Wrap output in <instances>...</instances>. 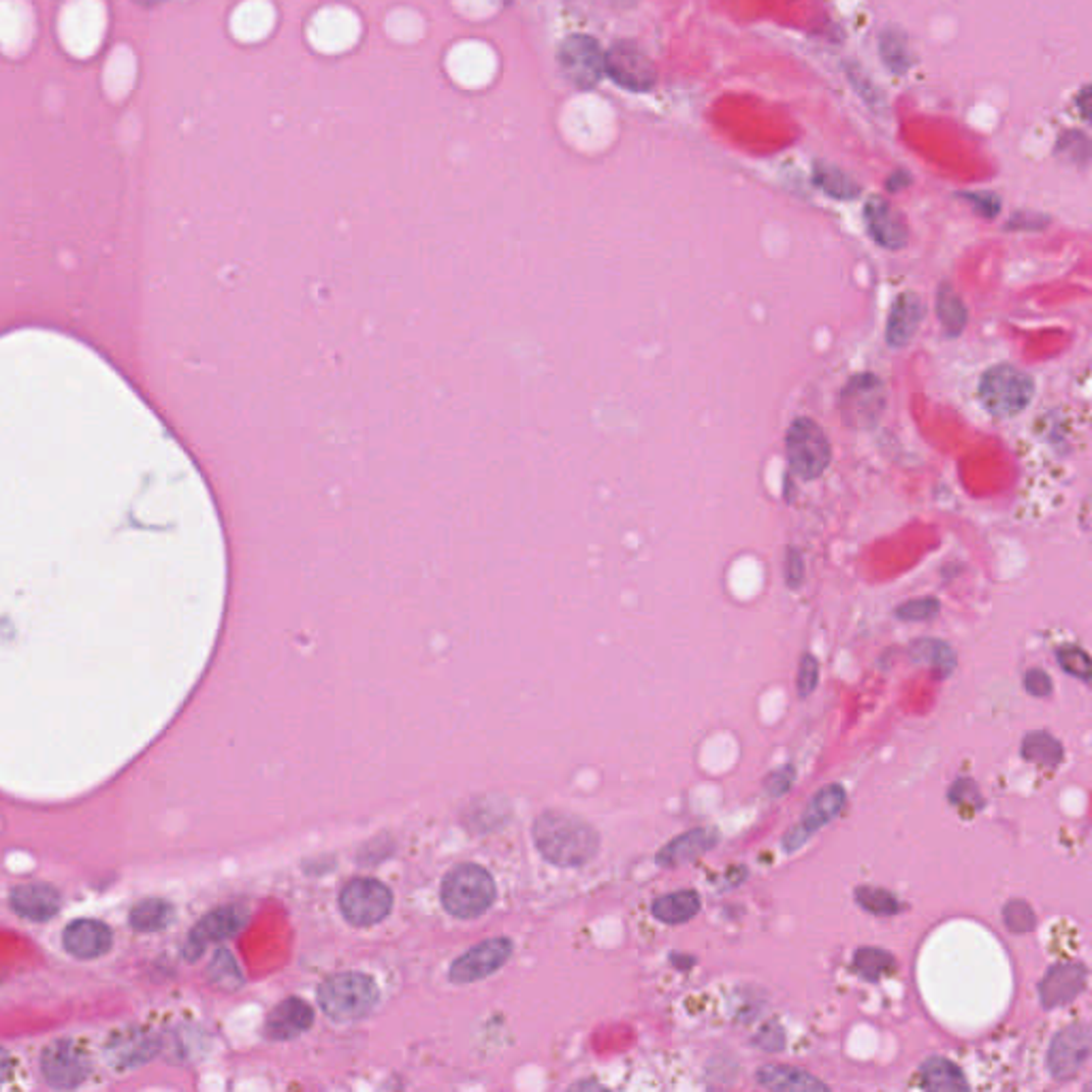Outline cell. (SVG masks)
<instances>
[{
    "label": "cell",
    "mask_w": 1092,
    "mask_h": 1092,
    "mask_svg": "<svg viewBox=\"0 0 1092 1092\" xmlns=\"http://www.w3.org/2000/svg\"><path fill=\"white\" fill-rule=\"evenodd\" d=\"M532 832L545 860L561 868L583 866L594 860L599 850V837L594 826L563 811L543 813L534 821Z\"/></svg>",
    "instance_id": "1"
},
{
    "label": "cell",
    "mask_w": 1092,
    "mask_h": 1092,
    "mask_svg": "<svg viewBox=\"0 0 1092 1092\" xmlns=\"http://www.w3.org/2000/svg\"><path fill=\"white\" fill-rule=\"evenodd\" d=\"M497 890L489 870L478 864H459L442 881V905L461 919L483 915L495 903Z\"/></svg>",
    "instance_id": "2"
},
{
    "label": "cell",
    "mask_w": 1092,
    "mask_h": 1092,
    "mask_svg": "<svg viewBox=\"0 0 1092 1092\" xmlns=\"http://www.w3.org/2000/svg\"><path fill=\"white\" fill-rule=\"evenodd\" d=\"M323 1012L338 1022H354L370 1014L378 1003V988L363 973H339L329 977L318 990Z\"/></svg>",
    "instance_id": "3"
},
{
    "label": "cell",
    "mask_w": 1092,
    "mask_h": 1092,
    "mask_svg": "<svg viewBox=\"0 0 1092 1092\" xmlns=\"http://www.w3.org/2000/svg\"><path fill=\"white\" fill-rule=\"evenodd\" d=\"M1033 380L1014 365L990 367L979 383V399L997 419H1012L1020 414L1033 399Z\"/></svg>",
    "instance_id": "4"
},
{
    "label": "cell",
    "mask_w": 1092,
    "mask_h": 1092,
    "mask_svg": "<svg viewBox=\"0 0 1092 1092\" xmlns=\"http://www.w3.org/2000/svg\"><path fill=\"white\" fill-rule=\"evenodd\" d=\"M785 448H788L792 472L801 476L803 481H815L828 470L832 461L828 436L824 434V429L806 416L792 421L788 436H785Z\"/></svg>",
    "instance_id": "5"
},
{
    "label": "cell",
    "mask_w": 1092,
    "mask_h": 1092,
    "mask_svg": "<svg viewBox=\"0 0 1092 1092\" xmlns=\"http://www.w3.org/2000/svg\"><path fill=\"white\" fill-rule=\"evenodd\" d=\"M559 67L581 90H592L606 73V52L589 34H572L559 47Z\"/></svg>",
    "instance_id": "6"
},
{
    "label": "cell",
    "mask_w": 1092,
    "mask_h": 1092,
    "mask_svg": "<svg viewBox=\"0 0 1092 1092\" xmlns=\"http://www.w3.org/2000/svg\"><path fill=\"white\" fill-rule=\"evenodd\" d=\"M886 410V389L875 374H858L841 392L843 423L854 429L877 425Z\"/></svg>",
    "instance_id": "7"
},
{
    "label": "cell",
    "mask_w": 1092,
    "mask_h": 1092,
    "mask_svg": "<svg viewBox=\"0 0 1092 1092\" xmlns=\"http://www.w3.org/2000/svg\"><path fill=\"white\" fill-rule=\"evenodd\" d=\"M339 907L343 917L354 926H372L390 913L392 894L376 879H354L341 890Z\"/></svg>",
    "instance_id": "8"
},
{
    "label": "cell",
    "mask_w": 1092,
    "mask_h": 1092,
    "mask_svg": "<svg viewBox=\"0 0 1092 1092\" xmlns=\"http://www.w3.org/2000/svg\"><path fill=\"white\" fill-rule=\"evenodd\" d=\"M606 76L617 85L632 92H647L657 81V73L641 47L619 41L606 52Z\"/></svg>",
    "instance_id": "9"
},
{
    "label": "cell",
    "mask_w": 1092,
    "mask_h": 1092,
    "mask_svg": "<svg viewBox=\"0 0 1092 1092\" xmlns=\"http://www.w3.org/2000/svg\"><path fill=\"white\" fill-rule=\"evenodd\" d=\"M845 801H848V796H845V790L841 785H826V788H821L811 801H808L805 813L801 817L799 824H796L792 830L785 832L783 837V850L788 854H794L796 850H801L803 845L813 837L817 830L824 828L826 824L837 817L843 806Z\"/></svg>",
    "instance_id": "10"
},
{
    "label": "cell",
    "mask_w": 1092,
    "mask_h": 1092,
    "mask_svg": "<svg viewBox=\"0 0 1092 1092\" xmlns=\"http://www.w3.org/2000/svg\"><path fill=\"white\" fill-rule=\"evenodd\" d=\"M41 1071L54 1088H76L90 1075V1057L78 1041L60 1039L45 1048Z\"/></svg>",
    "instance_id": "11"
},
{
    "label": "cell",
    "mask_w": 1092,
    "mask_h": 1092,
    "mask_svg": "<svg viewBox=\"0 0 1092 1092\" xmlns=\"http://www.w3.org/2000/svg\"><path fill=\"white\" fill-rule=\"evenodd\" d=\"M512 956V941L506 937H495L478 943L476 948L465 952L450 966V979L455 984H472V981L494 975L497 968L504 966Z\"/></svg>",
    "instance_id": "12"
},
{
    "label": "cell",
    "mask_w": 1092,
    "mask_h": 1092,
    "mask_svg": "<svg viewBox=\"0 0 1092 1092\" xmlns=\"http://www.w3.org/2000/svg\"><path fill=\"white\" fill-rule=\"evenodd\" d=\"M1092 1052V1030L1084 1024L1063 1028L1048 1052V1069L1057 1079H1071Z\"/></svg>",
    "instance_id": "13"
},
{
    "label": "cell",
    "mask_w": 1092,
    "mask_h": 1092,
    "mask_svg": "<svg viewBox=\"0 0 1092 1092\" xmlns=\"http://www.w3.org/2000/svg\"><path fill=\"white\" fill-rule=\"evenodd\" d=\"M158 1039L147 1028H125L112 1035L107 1044V1061L112 1063L114 1069L125 1071L134 1069L143 1063L156 1057L158 1052Z\"/></svg>",
    "instance_id": "14"
},
{
    "label": "cell",
    "mask_w": 1092,
    "mask_h": 1092,
    "mask_svg": "<svg viewBox=\"0 0 1092 1092\" xmlns=\"http://www.w3.org/2000/svg\"><path fill=\"white\" fill-rule=\"evenodd\" d=\"M245 919H248V911L241 910L237 905L223 907V910H216L210 915H205L201 919V924L190 932L186 943V956L190 961L199 959L201 952L210 941H223L237 935V932L243 928Z\"/></svg>",
    "instance_id": "15"
},
{
    "label": "cell",
    "mask_w": 1092,
    "mask_h": 1092,
    "mask_svg": "<svg viewBox=\"0 0 1092 1092\" xmlns=\"http://www.w3.org/2000/svg\"><path fill=\"white\" fill-rule=\"evenodd\" d=\"M864 220L870 237L883 245V248L901 250L910 241V231H907L905 218L886 199H881V196H870L866 201Z\"/></svg>",
    "instance_id": "16"
},
{
    "label": "cell",
    "mask_w": 1092,
    "mask_h": 1092,
    "mask_svg": "<svg viewBox=\"0 0 1092 1092\" xmlns=\"http://www.w3.org/2000/svg\"><path fill=\"white\" fill-rule=\"evenodd\" d=\"M1084 986H1086L1084 966L1073 962L1052 966L1044 981L1039 984L1041 1005H1044L1046 1010L1059 1008V1005L1073 1001L1079 992L1084 990Z\"/></svg>",
    "instance_id": "17"
},
{
    "label": "cell",
    "mask_w": 1092,
    "mask_h": 1092,
    "mask_svg": "<svg viewBox=\"0 0 1092 1092\" xmlns=\"http://www.w3.org/2000/svg\"><path fill=\"white\" fill-rule=\"evenodd\" d=\"M924 303L915 292H903L899 299L894 301L888 327H886V341L892 348H903L913 339L919 325L924 321Z\"/></svg>",
    "instance_id": "18"
},
{
    "label": "cell",
    "mask_w": 1092,
    "mask_h": 1092,
    "mask_svg": "<svg viewBox=\"0 0 1092 1092\" xmlns=\"http://www.w3.org/2000/svg\"><path fill=\"white\" fill-rule=\"evenodd\" d=\"M65 948L76 959H98L112 948V930L96 919H76L65 930Z\"/></svg>",
    "instance_id": "19"
},
{
    "label": "cell",
    "mask_w": 1092,
    "mask_h": 1092,
    "mask_svg": "<svg viewBox=\"0 0 1092 1092\" xmlns=\"http://www.w3.org/2000/svg\"><path fill=\"white\" fill-rule=\"evenodd\" d=\"M717 843H719V832L715 828H696L670 841L666 848L657 854L655 862L664 868L683 866L713 850Z\"/></svg>",
    "instance_id": "20"
},
{
    "label": "cell",
    "mask_w": 1092,
    "mask_h": 1092,
    "mask_svg": "<svg viewBox=\"0 0 1092 1092\" xmlns=\"http://www.w3.org/2000/svg\"><path fill=\"white\" fill-rule=\"evenodd\" d=\"M11 905L22 917L45 922L60 911V894L47 883H28L11 892Z\"/></svg>",
    "instance_id": "21"
},
{
    "label": "cell",
    "mask_w": 1092,
    "mask_h": 1092,
    "mask_svg": "<svg viewBox=\"0 0 1092 1092\" xmlns=\"http://www.w3.org/2000/svg\"><path fill=\"white\" fill-rule=\"evenodd\" d=\"M314 1020V1012L305 1001L301 999H286L280 1003L278 1008L267 1017L265 1033L269 1039H292L301 1035L303 1030H308Z\"/></svg>",
    "instance_id": "22"
},
{
    "label": "cell",
    "mask_w": 1092,
    "mask_h": 1092,
    "mask_svg": "<svg viewBox=\"0 0 1092 1092\" xmlns=\"http://www.w3.org/2000/svg\"><path fill=\"white\" fill-rule=\"evenodd\" d=\"M757 1082L775 1092H824L828 1086L815 1075L806 1073L796 1066L785 1065H766L757 1071Z\"/></svg>",
    "instance_id": "23"
},
{
    "label": "cell",
    "mask_w": 1092,
    "mask_h": 1092,
    "mask_svg": "<svg viewBox=\"0 0 1092 1092\" xmlns=\"http://www.w3.org/2000/svg\"><path fill=\"white\" fill-rule=\"evenodd\" d=\"M653 915L664 924H685L701 911V897L694 890L666 894L653 903Z\"/></svg>",
    "instance_id": "24"
},
{
    "label": "cell",
    "mask_w": 1092,
    "mask_h": 1092,
    "mask_svg": "<svg viewBox=\"0 0 1092 1092\" xmlns=\"http://www.w3.org/2000/svg\"><path fill=\"white\" fill-rule=\"evenodd\" d=\"M910 655L915 664L935 668L941 677H948L956 666V655L950 649V645L937 641V638H922V641H915L910 649Z\"/></svg>",
    "instance_id": "25"
},
{
    "label": "cell",
    "mask_w": 1092,
    "mask_h": 1092,
    "mask_svg": "<svg viewBox=\"0 0 1092 1092\" xmlns=\"http://www.w3.org/2000/svg\"><path fill=\"white\" fill-rule=\"evenodd\" d=\"M922 1084L928 1090H966L968 1084L962 1071L946 1059H928L922 1065Z\"/></svg>",
    "instance_id": "26"
},
{
    "label": "cell",
    "mask_w": 1092,
    "mask_h": 1092,
    "mask_svg": "<svg viewBox=\"0 0 1092 1092\" xmlns=\"http://www.w3.org/2000/svg\"><path fill=\"white\" fill-rule=\"evenodd\" d=\"M937 316H939V323L946 329L948 336H961L962 329L966 327V308L964 303L961 301L959 294L952 290V286L943 285L937 290Z\"/></svg>",
    "instance_id": "27"
},
{
    "label": "cell",
    "mask_w": 1092,
    "mask_h": 1092,
    "mask_svg": "<svg viewBox=\"0 0 1092 1092\" xmlns=\"http://www.w3.org/2000/svg\"><path fill=\"white\" fill-rule=\"evenodd\" d=\"M1022 755L1028 762L1054 768L1063 762V745L1048 732H1030L1022 741Z\"/></svg>",
    "instance_id": "28"
},
{
    "label": "cell",
    "mask_w": 1092,
    "mask_h": 1092,
    "mask_svg": "<svg viewBox=\"0 0 1092 1092\" xmlns=\"http://www.w3.org/2000/svg\"><path fill=\"white\" fill-rule=\"evenodd\" d=\"M171 917H174V910L169 903L161 899H147L130 911V924L139 932H156L163 930L171 922Z\"/></svg>",
    "instance_id": "29"
},
{
    "label": "cell",
    "mask_w": 1092,
    "mask_h": 1092,
    "mask_svg": "<svg viewBox=\"0 0 1092 1092\" xmlns=\"http://www.w3.org/2000/svg\"><path fill=\"white\" fill-rule=\"evenodd\" d=\"M879 52L883 63H886L888 69L894 73H905L913 63L907 36L897 28H886L881 32Z\"/></svg>",
    "instance_id": "30"
},
{
    "label": "cell",
    "mask_w": 1092,
    "mask_h": 1092,
    "mask_svg": "<svg viewBox=\"0 0 1092 1092\" xmlns=\"http://www.w3.org/2000/svg\"><path fill=\"white\" fill-rule=\"evenodd\" d=\"M815 183L826 194H830L832 199L852 201V199H856L858 194H860V186H858V183L848 174H845V171L832 167V165H817L815 167Z\"/></svg>",
    "instance_id": "31"
},
{
    "label": "cell",
    "mask_w": 1092,
    "mask_h": 1092,
    "mask_svg": "<svg viewBox=\"0 0 1092 1092\" xmlns=\"http://www.w3.org/2000/svg\"><path fill=\"white\" fill-rule=\"evenodd\" d=\"M854 966H856V971L860 973L864 979L875 981L881 975H886V973L892 971L894 959H892V954H888L886 950L862 948V950H858L856 956H854Z\"/></svg>",
    "instance_id": "32"
},
{
    "label": "cell",
    "mask_w": 1092,
    "mask_h": 1092,
    "mask_svg": "<svg viewBox=\"0 0 1092 1092\" xmlns=\"http://www.w3.org/2000/svg\"><path fill=\"white\" fill-rule=\"evenodd\" d=\"M856 901L858 905L862 907V910L875 913V915H894L901 911V903L897 901L894 894H890L888 890H881V888H868L862 886L856 890Z\"/></svg>",
    "instance_id": "33"
},
{
    "label": "cell",
    "mask_w": 1092,
    "mask_h": 1092,
    "mask_svg": "<svg viewBox=\"0 0 1092 1092\" xmlns=\"http://www.w3.org/2000/svg\"><path fill=\"white\" fill-rule=\"evenodd\" d=\"M1057 657H1059V664L1063 666L1065 672H1069V674H1073V677L1082 679V681L1092 679V659L1079 647H1063V649H1059Z\"/></svg>",
    "instance_id": "34"
},
{
    "label": "cell",
    "mask_w": 1092,
    "mask_h": 1092,
    "mask_svg": "<svg viewBox=\"0 0 1092 1092\" xmlns=\"http://www.w3.org/2000/svg\"><path fill=\"white\" fill-rule=\"evenodd\" d=\"M212 979L223 988H237L241 984L239 968L227 950L216 952V959L212 962Z\"/></svg>",
    "instance_id": "35"
},
{
    "label": "cell",
    "mask_w": 1092,
    "mask_h": 1092,
    "mask_svg": "<svg viewBox=\"0 0 1092 1092\" xmlns=\"http://www.w3.org/2000/svg\"><path fill=\"white\" fill-rule=\"evenodd\" d=\"M1003 917H1005V924H1008V928L1014 932H1030L1037 924L1033 910H1030V905L1024 901H1012L1005 905Z\"/></svg>",
    "instance_id": "36"
},
{
    "label": "cell",
    "mask_w": 1092,
    "mask_h": 1092,
    "mask_svg": "<svg viewBox=\"0 0 1092 1092\" xmlns=\"http://www.w3.org/2000/svg\"><path fill=\"white\" fill-rule=\"evenodd\" d=\"M941 610L939 599L935 598H919V599H911V602H905L897 608V617L903 621H928L937 615Z\"/></svg>",
    "instance_id": "37"
},
{
    "label": "cell",
    "mask_w": 1092,
    "mask_h": 1092,
    "mask_svg": "<svg viewBox=\"0 0 1092 1092\" xmlns=\"http://www.w3.org/2000/svg\"><path fill=\"white\" fill-rule=\"evenodd\" d=\"M1057 152L1063 156H1069L1073 163H1084L1092 154V145L1082 132H1066L1059 141Z\"/></svg>",
    "instance_id": "38"
},
{
    "label": "cell",
    "mask_w": 1092,
    "mask_h": 1092,
    "mask_svg": "<svg viewBox=\"0 0 1092 1092\" xmlns=\"http://www.w3.org/2000/svg\"><path fill=\"white\" fill-rule=\"evenodd\" d=\"M950 799L954 805H961V806H971V808H979L984 805V799H981V794L977 790L975 781L971 779H959L952 785V792H950Z\"/></svg>",
    "instance_id": "39"
},
{
    "label": "cell",
    "mask_w": 1092,
    "mask_h": 1092,
    "mask_svg": "<svg viewBox=\"0 0 1092 1092\" xmlns=\"http://www.w3.org/2000/svg\"><path fill=\"white\" fill-rule=\"evenodd\" d=\"M961 196L971 203L975 212L984 218H997L1001 212V199L995 192H962Z\"/></svg>",
    "instance_id": "40"
},
{
    "label": "cell",
    "mask_w": 1092,
    "mask_h": 1092,
    "mask_svg": "<svg viewBox=\"0 0 1092 1092\" xmlns=\"http://www.w3.org/2000/svg\"><path fill=\"white\" fill-rule=\"evenodd\" d=\"M796 681H799V696L801 698H806L808 694L815 690L817 681H819V666H817V659L813 655L806 653L803 657L801 668H799V679H796Z\"/></svg>",
    "instance_id": "41"
},
{
    "label": "cell",
    "mask_w": 1092,
    "mask_h": 1092,
    "mask_svg": "<svg viewBox=\"0 0 1092 1092\" xmlns=\"http://www.w3.org/2000/svg\"><path fill=\"white\" fill-rule=\"evenodd\" d=\"M785 581L790 589H799L805 581V559L799 548H788L785 555Z\"/></svg>",
    "instance_id": "42"
},
{
    "label": "cell",
    "mask_w": 1092,
    "mask_h": 1092,
    "mask_svg": "<svg viewBox=\"0 0 1092 1092\" xmlns=\"http://www.w3.org/2000/svg\"><path fill=\"white\" fill-rule=\"evenodd\" d=\"M1024 687H1026L1028 694L1046 698V696L1052 694V679L1048 677L1044 670L1033 668V670H1028L1024 674Z\"/></svg>",
    "instance_id": "43"
},
{
    "label": "cell",
    "mask_w": 1092,
    "mask_h": 1092,
    "mask_svg": "<svg viewBox=\"0 0 1092 1092\" xmlns=\"http://www.w3.org/2000/svg\"><path fill=\"white\" fill-rule=\"evenodd\" d=\"M794 779H796V770L792 766H785L777 772H772V775L766 779V792L770 796H783L790 790Z\"/></svg>",
    "instance_id": "44"
},
{
    "label": "cell",
    "mask_w": 1092,
    "mask_h": 1092,
    "mask_svg": "<svg viewBox=\"0 0 1092 1092\" xmlns=\"http://www.w3.org/2000/svg\"><path fill=\"white\" fill-rule=\"evenodd\" d=\"M1048 225V218L1039 216V214H1024V212H1017L1012 220H1010V229H1041Z\"/></svg>",
    "instance_id": "45"
},
{
    "label": "cell",
    "mask_w": 1092,
    "mask_h": 1092,
    "mask_svg": "<svg viewBox=\"0 0 1092 1092\" xmlns=\"http://www.w3.org/2000/svg\"><path fill=\"white\" fill-rule=\"evenodd\" d=\"M1075 109L1079 112V116H1082L1086 122H1090V125H1092V83L1084 85V88L1077 92Z\"/></svg>",
    "instance_id": "46"
},
{
    "label": "cell",
    "mask_w": 1092,
    "mask_h": 1092,
    "mask_svg": "<svg viewBox=\"0 0 1092 1092\" xmlns=\"http://www.w3.org/2000/svg\"><path fill=\"white\" fill-rule=\"evenodd\" d=\"M910 182H911V178H910V174H907V171H897V174H894V176L888 180V190L897 192V190L905 188Z\"/></svg>",
    "instance_id": "47"
},
{
    "label": "cell",
    "mask_w": 1092,
    "mask_h": 1092,
    "mask_svg": "<svg viewBox=\"0 0 1092 1092\" xmlns=\"http://www.w3.org/2000/svg\"><path fill=\"white\" fill-rule=\"evenodd\" d=\"M134 3L141 5V7H154L158 3H163V0H134Z\"/></svg>",
    "instance_id": "48"
},
{
    "label": "cell",
    "mask_w": 1092,
    "mask_h": 1092,
    "mask_svg": "<svg viewBox=\"0 0 1092 1092\" xmlns=\"http://www.w3.org/2000/svg\"><path fill=\"white\" fill-rule=\"evenodd\" d=\"M572 1088H599V1086L592 1084V1082H581V1084H574Z\"/></svg>",
    "instance_id": "49"
}]
</instances>
